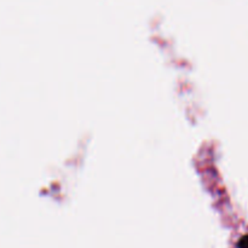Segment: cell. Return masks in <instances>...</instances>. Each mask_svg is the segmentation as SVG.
Wrapping results in <instances>:
<instances>
[{
  "instance_id": "obj_1",
  "label": "cell",
  "mask_w": 248,
  "mask_h": 248,
  "mask_svg": "<svg viewBox=\"0 0 248 248\" xmlns=\"http://www.w3.org/2000/svg\"><path fill=\"white\" fill-rule=\"evenodd\" d=\"M240 247H241V248H248V236L242 239L241 244H240Z\"/></svg>"
}]
</instances>
